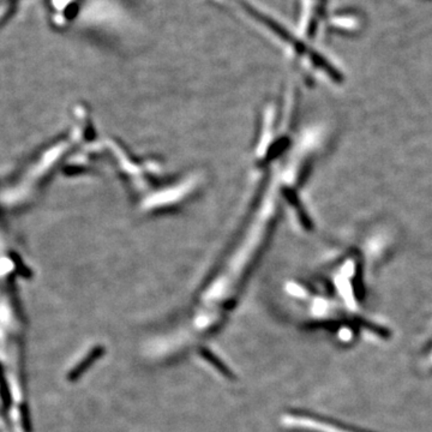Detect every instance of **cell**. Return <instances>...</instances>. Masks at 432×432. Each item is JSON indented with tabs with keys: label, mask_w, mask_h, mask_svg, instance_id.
<instances>
[{
	"label": "cell",
	"mask_w": 432,
	"mask_h": 432,
	"mask_svg": "<svg viewBox=\"0 0 432 432\" xmlns=\"http://www.w3.org/2000/svg\"><path fill=\"white\" fill-rule=\"evenodd\" d=\"M25 325L16 282L0 281V428L30 432L25 383Z\"/></svg>",
	"instance_id": "cell-1"
},
{
	"label": "cell",
	"mask_w": 432,
	"mask_h": 432,
	"mask_svg": "<svg viewBox=\"0 0 432 432\" xmlns=\"http://www.w3.org/2000/svg\"><path fill=\"white\" fill-rule=\"evenodd\" d=\"M282 425L292 430L304 432H364L342 425L337 421L323 419L321 416L303 414V413H288L282 418Z\"/></svg>",
	"instance_id": "cell-2"
},
{
	"label": "cell",
	"mask_w": 432,
	"mask_h": 432,
	"mask_svg": "<svg viewBox=\"0 0 432 432\" xmlns=\"http://www.w3.org/2000/svg\"><path fill=\"white\" fill-rule=\"evenodd\" d=\"M1 190H3V187H0V201H1Z\"/></svg>",
	"instance_id": "cell-3"
}]
</instances>
